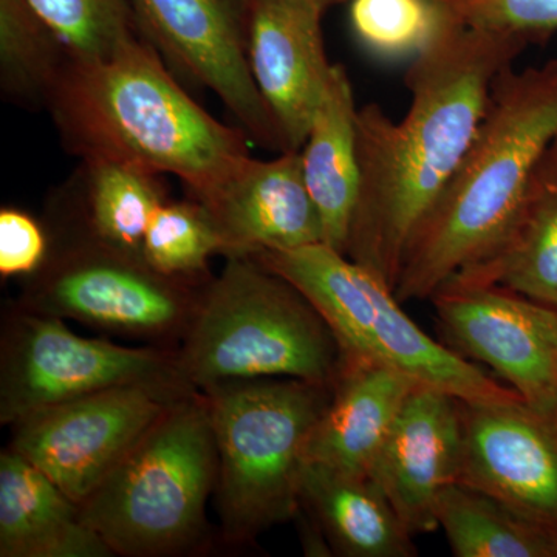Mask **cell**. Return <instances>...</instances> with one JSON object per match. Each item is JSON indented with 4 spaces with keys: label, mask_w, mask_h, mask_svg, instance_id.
<instances>
[{
    "label": "cell",
    "mask_w": 557,
    "mask_h": 557,
    "mask_svg": "<svg viewBox=\"0 0 557 557\" xmlns=\"http://www.w3.org/2000/svg\"><path fill=\"white\" fill-rule=\"evenodd\" d=\"M177 362L182 379L199 392L262 379L335 387L346 355L295 285L255 258L237 256L205 284Z\"/></svg>",
    "instance_id": "4"
},
{
    "label": "cell",
    "mask_w": 557,
    "mask_h": 557,
    "mask_svg": "<svg viewBox=\"0 0 557 557\" xmlns=\"http://www.w3.org/2000/svg\"><path fill=\"white\" fill-rule=\"evenodd\" d=\"M450 20L475 30L544 44L557 33V0H434Z\"/></svg>",
    "instance_id": "28"
},
{
    "label": "cell",
    "mask_w": 557,
    "mask_h": 557,
    "mask_svg": "<svg viewBox=\"0 0 557 557\" xmlns=\"http://www.w3.org/2000/svg\"><path fill=\"white\" fill-rule=\"evenodd\" d=\"M201 203L228 245V258L325 244L321 214L304 178L300 150L281 152L273 160L248 157Z\"/></svg>",
    "instance_id": "16"
},
{
    "label": "cell",
    "mask_w": 557,
    "mask_h": 557,
    "mask_svg": "<svg viewBox=\"0 0 557 557\" xmlns=\"http://www.w3.org/2000/svg\"><path fill=\"white\" fill-rule=\"evenodd\" d=\"M69 58L28 0H0V89L7 100L46 109Z\"/></svg>",
    "instance_id": "24"
},
{
    "label": "cell",
    "mask_w": 557,
    "mask_h": 557,
    "mask_svg": "<svg viewBox=\"0 0 557 557\" xmlns=\"http://www.w3.org/2000/svg\"><path fill=\"white\" fill-rule=\"evenodd\" d=\"M300 511L321 531L332 555L416 557L413 534L370 475L307 461Z\"/></svg>",
    "instance_id": "20"
},
{
    "label": "cell",
    "mask_w": 557,
    "mask_h": 557,
    "mask_svg": "<svg viewBox=\"0 0 557 557\" xmlns=\"http://www.w3.org/2000/svg\"><path fill=\"white\" fill-rule=\"evenodd\" d=\"M453 278L498 285L557 309V138L539 161L507 239Z\"/></svg>",
    "instance_id": "22"
},
{
    "label": "cell",
    "mask_w": 557,
    "mask_h": 557,
    "mask_svg": "<svg viewBox=\"0 0 557 557\" xmlns=\"http://www.w3.org/2000/svg\"><path fill=\"white\" fill-rule=\"evenodd\" d=\"M46 109L72 156L172 175L199 201L251 157L247 134L197 104L143 36L108 57L69 58Z\"/></svg>",
    "instance_id": "2"
},
{
    "label": "cell",
    "mask_w": 557,
    "mask_h": 557,
    "mask_svg": "<svg viewBox=\"0 0 557 557\" xmlns=\"http://www.w3.org/2000/svg\"><path fill=\"white\" fill-rule=\"evenodd\" d=\"M333 388L295 379L239 380L201 392L215 446L214 502L228 545L298 518L309 445Z\"/></svg>",
    "instance_id": "5"
},
{
    "label": "cell",
    "mask_w": 557,
    "mask_h": 557,
    "mask_svg": "<svg viewBox=\"0 0 557 557\" xmlns=\"http://www.w3.org/2000/svg\"><path fill=\"white\" fill-rule=\"evenodd\" d=\"M442 343L482 362L557 420V309L511 289L450 278L431 298Z\"/></svg>",
    "instance_id": "11"
},
{
    "label": "cell",
    "mask_w": 557,
    "mask_h": 557,
    "mask_svg": "<svg viewBox=\"0 0 557 557\" xmlns=\"http://www.w3.org/2000/svg\"><path fill=\"white\" fill-rule=\"evenodd\" d=\"M193 392L199 391L137 384L86 395L11 424L7 448L30 461L81 504L172 403Z\"/></svg>",
    "instance_id": "10"
},
{
    "label": "cell",
    "mask_w": 557,
    "mask_h": 557,
    "mask_svg": "<svg viewBox=\"0 0 557 557\" xmlns=\"http://www.w3.org/2000/svg\"><path fill=\"white\" fill-rule=\"evenodd\" d=\"M460 401L440 388L417 386L370 471L413 536L437 530L440 497L460 478Z\"/></svg>",
    "instance_id": "15"
},
{
    "label": "cell",
    "mask_w": 557,
    "mask_h": 557,
    "mask_svg": "<svg viewBox=\"0 0 557 557\" xmlns=\"http://www.w3.org/2000/svg\"><path fill=\"white\" fill-rule=\"evenodd\" d=\"M212 256L228 258V245L201 201L168 199L157 208L143 240L150 269L180 281L207 282Z\"/></svg>",
    "instance_id": "25"
},
{
    "label": "cell",
    "mask_w": 557,
    "mask_h": 557,
    "mask_svg": "<svg viewBox=\"0 0 557 557\" xmlns=\"http://www.w3.org/2000/svg\"><path fill=\"white\" fill-rule=\"evenodd\" d=\"M357 115L347 70L333 64L300 157L307 188L324 225L325 244L343 255L358 197Z\"/></svg>",
    "instance_id": "21"
},
{
    "label": "cell",
    "mask_w": 557,
    "mask_h": 557,
    "mask_svg": "<svg viewBox=\"0 0 557 557\" xmlns=\"http://www.w3.org/2000/svg\"><path fill=\"white\" fill-rule=\"evenodd\" d=\"M556 138L557 58L502 70L463 160L410 234L394 288L399 302L431 299L504 244Z\"/></svg>",
    "instance_id": "3"
},
{
    "label": "cell",
    "mask_w": 557,
    "mask_h": 557,
    "mask_svg": "<svg viewBox=\"0 0 557 557\" xmlns=\"http://www.w3.org/2000/svg\"><path fill=\"white\" fill-rule=\"evenodd\" d=\"M161 177L123 161L81 160L49 205L50 236L143 258L150 219L170 199Z\"/></svg>",
    "instance_id": "17"
},
{
    "label": "cell",
    "mask_w": 557,
    "mask_h": 557,
    "mask_svg": "<svg viewBox=\"0 0 557 557\" xmlns=\"http://www.w3.org/2000/svg\"><path fill=\"white\" fill-rule=\"evenodd\" d=\"M458 482L498 498L557 533V420L528 406L460 401Z\"/></svg>",
    "instance_id": "13"
},
{
    "label": "cell",
    "mask_w": 557,
    "mask_h": 557,
    "mask_svg": "<svg viewBox=\"0 0 557 557\" xmlns=\"http://www.w3.org/2000/svg\"><path fill=\"white\" fill-rule=\"evenodd\" d=\"M530 44L456 24L412 58L408 113L357 115L359 186L346 256L394 289L410 234L448 185L485 116L491 87Z\"/></svg>",
    "instance_id": "1"
},
{
    "label": "cell",
    "mask_w": 557,
    "mask_h": 557,
    "mask_svg": "<svg viewBox=\"0 0 557 557\" xmlns=\"http://www.w3.org/2000/svg\"><path fill=\"white\" fill-rule=\"evenodd\" d=\"M249 258L287 278L313 304L335 333L346 359L398 370L461 401L522 398L442 341L426 335L401 309L391 285L338 249L317 244L288 251H260Z\"/></svg>",
    "instance_id": "7"
},
{
    "label": "cell",
    "mask_w": 557,
    "mask_h": 557,
    "mask_svg": "<svg viewBox=\"0 0 557 557\" xmlns=\"http://www.w3.org/2000/svg\"><path fill=\"white\" fill-rule=\"evenodd\" d=\"M50 233L46 222L20 208L0 209V274L3 278L33 276L46 263Z\"/></svg>",
    "instance_id": "29"
},
{
    "label": "cell",
    "mask_w": 557,
    "mask_h": 557,
    "mask_svg": "<svg viewBox=\"0 0 557 557\" xmlns=\"http://www.w3.org/2000/svg\"><path fill=\"white\" fill-rule=\"evenodd\" d=\"M218 446L207 398L172 403L81 502V518L115 556H180L207 542V505L218 482Z\"/></svg>",
    "instance_id": "6"
},
{
    "label": "cell",
    "mask_w": 557,
    "mask_h": 557,
    "mask_svg": "<svg viewBox=\"0 0 557 557\" xmlns=\"http://www.w3.org/2000/svg\"><path fill=\"white\" fill-rule=\"evenodd\" d=\"M355 38L383 60L416 58L457 24L434 0H348Z\"/></svg>",
    "instance_id": "26"
},
{
    "label": "cell",
    "mask_w": 557,
    "mask_h": 557,
    "mask_svg": "<svg viewBox=\"0 0 557 557\" xmlns=\"http://www.w3.org/2000/svg\"><path fill=\"white\" fill-rule=\"evenodd\" d=\"M348 0H248L247 58L285 152L302 149L333 64L325 54V11Z\"/></svg>",
    "instance_id": "14"
},
{
    "label": "cell",
    "mask_w": 557,
    "mask_h": 557,
    "mask_svg": "<svg viewBox=\"0 0 557 557\" xmlns=\"http://www.w3.org/2000/svg\"><path fill=\"white\" fill-rule=\"evenodd\" d=\"M420 384L386 366L346 359L327 409L311 434L309 461L370 475L399 410Z\"/></svg>",
    "instance_id": "18"
},
{
    "label": "cell",
    "mask_w": 557,
    "mask_h": 557,
    "mask_svg": "<svg viewBox=\"0 0 557 557\" xmlns=\"http://www.w3.org/2000/svg\"><path fill=\"white\" fill-rule=\"evenodd\" d=\"M437 522L457 557H557L555 531L465 483L443 491Z\"/></svg>",
    "instance_id": "23"
},
{
    "label": "cell",
    "mask_w": 557,
    "mask_h": 557,
    "mask_svg": "<svg viewBox=\"0 0 557 557\" xmlns=\"http://www.w3.org/2000/svg\"><path fill=\"white\" fill-rule=\"evenodd\" d=\"M79 504L10 448L0 454V557H112Z\"/></svg>",
    "instance_id": "19"
},
{
    "label": "cell",
    "mask_w": 557,
    "mask_h": 557,
    "mask_svg": "<svg viewBox=\"0 0 557 557\" xmlns=\"http://www.w3.org/2000/svg\"><path fill=\"white\" fill-rule=\"evenodd\" d=\"M207 282L166 277L143 258L50 236L49 258L22 281L16 302L110 335L178 348Z\"/></svg>",
    "instance_id": "8"
},
{
    "label": "cell",
    "mask_w": 557,
    "mask_h": 557,
    "mask_svg": "<svg viewBox=\"0 0 557 557\" xmlns=\"http://www.w3.org/2000/svg\"><path fill=\"white\" fill-rule=\"evenodd\" d=\"M137 384L193 388L180 373L177 348L84 338L64 319L24 309L16 300L5 306L0 325L2 426L72 399Z\"/></svg>",
    "instance_id": "9"
},
{
    "label": "cell",
    "mask_w": 557,
    "mask_h": 557,
    "mask_svg": "<svg viewBox=\"0 0 557 557\" xmlns=\"http://www.w3.org/2000/svg\"><path fill=\"white\" fill-rule=\"evenodd\" d=\"M73 60L108 57L138 38L131 0H28Z\"/></svg>",
    "instance_id": "27"
},
{
    "label": "cell",
    "mask_w": 557,
    "mask_h": 557,
    "mask_svg": "<svg viewBox=\"0 0 557 557\" xmlns=\"http://www.w3.org/2000/svg\"><path fill=\"white\" fill-rule=\"evenodd\" d=\"M248 0H131L139 35L166 64L211 90L249 139L285 152L247 58Z\"/></svg>",
    "instance_id": "12"
}]
</instances>
